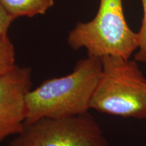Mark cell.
<instances>
[{"label": "cell", "instance_id": "6", "mask_svg": "<svg viewBox=\"0 0 146 146\" xmlns=\"http://www.w3.org/2000/svg\"><path fill=\"white\" fill-rule=\"evenodd\" d=\"M14 19L22 16L33 17L46 13L54 4V0H0Z\"/></svg>", "mask_w": 146, "mask_h": 146}, {"label": "cell", "instance_id": "3", "mask_svg": "<svg viewBox=\"0 0 146 146\" xmlns=\"http://www.w3.org/2000/svg\"><path fill=\"white\" fill-rule=\"evenodd\" d=\"M67 41L72 50L85 48L88 56L99 58L130 59L138 48L137 33L126 21L123 0H100L95 18L78 23L69 33Z\"/></svg>", "mask_w": 146, "mask_h": 146}, {"label": "cell", "instance_id": "7", "mask_svg": "<svg viewBox=\"0 0 146 146\" xmlns=\"http://www.w3.org/2000/svg\"><path fill=\"white\" fill-rule=\"evenodd\" d=\"M16 66L14 45L8 34L0 35V76L10 72Z\"/></svg>", "mask_w": 146, "mask_h": 146}, {"label": "cell", "instance_id": "9", "mask_svg": "<svg viewBox=\"0 0 146 146\" xmlns=\"http://www.w3.org/2000/svg\"><path fill=\"white\" fill-rule=\"evenodd\" d=\"M14 20L0 1V35L8 34V29Z\"/></svg>", "mask_w": 146, "mask_h": 146}, {"label": "cell", "instance_id": "8", "mask_svg": "<svg viewBox=\"0 0 146 146\" xmlns=\"http://www.w3.org/2000/svg\"><path fill=\"white\" fill-rule=\"evenodd\" d=\"M143 5V18L138 36V48L134 55V60L139 62L146 63V0H141Z\"/></svg>", "mask_w": 146, "mask_h": 146}, {"label": "cell", "instance_id": "2", "mask_svg": "<svg viewBox=\"0 0 146 146\" xmlns=\"http://www.w3.org/2000/svg\"><path fill=\"white\" fill-rule=\"evenodd\" d=\"M102 69L90 109L112 116L146 120V78L136 60L101 58Z\"/></svg>", "mask_w": 146, "mask_h": 146}, {"label": "cell", "instance_id": "4", "mask_svg": "<svg viewBox=\"0 0 146 146\" xmlns=\"http://www.w3.org/2000/svg\"><path fill=\"white\" fill-rule=\"evenodd\" d=\"M11 146H108L89 112L65 118H43L25 125Z\"/></svg>", "mask_w": 146, "mask_h": 146}, {"label": "cell", "instance_id": "1", "mask_svg": "<svg viewBox=\"0 0 146 146\" xmlns=\"http://www.w3.org/2000/svg\"><path fill=\"white\" fill-rule=\"evenodd\" d=\"M102 69L101 58L88 56L72 72L31 89L26 98L25 124L43 118H65L89 112Z\"/></svg>", "mask_w": 146, "mask_h": 146}, {"label": "cell", "instance_id": "5", "mask_svg": "<svg viewBox=\"0 0 146 146\" xmlns=\"http://www.w3.org/2000/svg\"><path fill=\"white\" fill-rule=\"evenodd\" d=\"M32 71L18 66L0 76V141L22 132L26 120V98L31 89Z\"/></svg>", "mask_w": 146, "mask_h": 146}]
</instances>
